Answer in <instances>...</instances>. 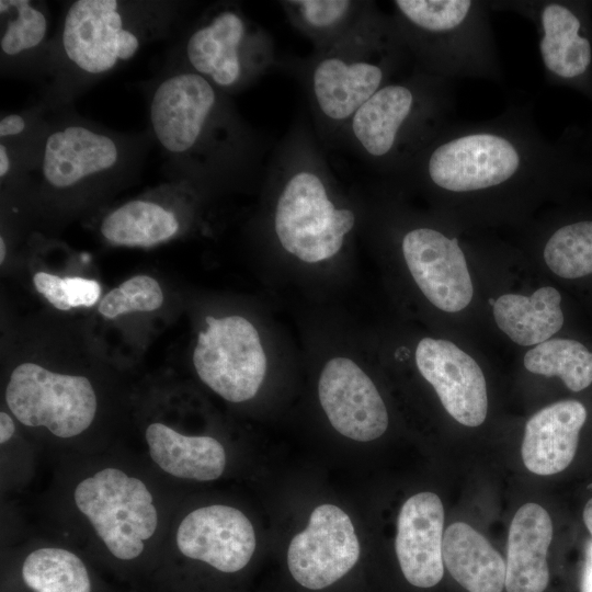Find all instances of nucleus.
<instances>
[{"label":"nucleus","mask_w":592,"mask_h":592,"mask_svg":"<svg viewBox=\"0 0 592 592\" xmlns=\"http://www.w3.org/2000/svg\"><path fill=\"white\" fill-rule=\"evenodd\" d=\"M553 522L537 503H526L515 513L509 530L505 561L508 592H544L549 582L547 553Z\"/></svg>","instance_id":"obj_23"},{"label":"nucleus","mask_w":592,"mask_h":592,"mask_svg":"<svg viewBox=\"0 0 592 592\" xmlns=\"http://www.w3.org/2000/svg\"><path fill=\"white\" fill-rule=\"evenodd\" d=\"M193 352L200 379L230 402L252 399L266 373V355L254 326L241 316L206 317Z\"/></svg>","instance_id":"obj_12"},{"label":"nucleus","mask_w":592,"mask_h":592,"mask_svg":"<svg viewBox=\"0 0 592 592\" xmlns=\"http://www.w3.org/2000/svg\"><path fill=\"white\" fill-rule=\"evenodd\" d=\"M444 508L429 491L410 497L401 506L395 548L401 571L419 588L437 584L444 574Z\"/></svg>","instance_id":"obj_19"},{"label":"nucleus","mask_w":592,"mask_h":592,"mask_svg":"<svg viewBox=\"0 0 592 592\" xmlns=\"http://www.w3.org/2000/svg\"><path fill=\"white\" fill-rule=\"evenodd\" d=\"M181 230L179 215L153 198H135L111 210L100 232L115 246L149 248L172 239Z\"/></svg>","instance_id":"obj_27"},{"label":"nucleus","mask_w":592,"mask_h":592,"mask_svg":"<svg viewBox=\"0 0 592 592\" xmlns=\"http://www.w3.org/2000/svg\"><path fill=\"white\" fill-rule=\"evenodd\" d=\"M531 21L538 34L545 80L592 102V1H489Z\"/></svg>","instance_id":"obj_8"},{"label":"nucleus","mask_w":592,"mask_h":592,"mask_svg":"<svg viewBox=\"0 0 592 592\" xmlns=\"http://www.w3.org/2000/svg\"><path fill=\"white\" fill-rule=\"evenodd\" d=\"M287 4L304 29L316 35L338 31L356 8L355 2L346 0H300Z\"/></svg>","instance_id":"obj_31"},{"label":"nucleus","mask_w":592,"mask_h":592,"mask_svg":"<svg viewBox=\"0 0 592 592\" xmlns=\"http://www.w3.org/2000/svg\"><path fill=\"white\" fill-rule=\"evenodd\" d=\"M4 399L21 424L44 428L59 440L82 435L98 412V397L90 379L55 373L32 362L12 371Z\"/></svg>","instance_id":"obj_9"},{"label":"nucleus","mask_w":592,"mask_h":592,"mask_svg":"<svg viewBox=\"0 0 592 592\" xmlns=\"http://www.w3.org/2000/svg\"><path fill=\"white\" fill-rule=\"evenodd\" d=\"M68 498L111 569L151 577L172 513L145 474L118 462L92 465L76 477Z\"/></svg>","instance_id":"obj_3"},{"label":"nucleus","mask_w":592,"mask_h":592,"mask_svg":"<svg viewBox=\"0 0 592 592\" xmlns=\"http://www.w3.org/2000/svg\"><path fill=\"white\" fill-rule=\"evenodd\" d=\"M0 21L2 70L42 72L52 39L47 5L31 0H1Z\"/></svg>","instance_id":"obj_24"},{"label":"nucleus","mask_w":592,"mask_h":592,"mask_svg":"<svg viewBox=\"0 0 592 592\" xmlns=\"http://www.w3.org/2000/svg\"><path fill=\"white\" fill-rule=\"evenodd\" d=\"M401 49L379 57L331 54L312 71V91L321 113L337 122L351 119L385 83L397 66Z\"/></svg>","instance_id":"obj_18"},{"label":"nucleus","mask_w":592,"mask_h":592,"mask_svg":"<svg viewBox=\"0 0 592 592\" xmlns=\"http://www.w3.org/2000/svg\"><path fill=\"white\" fill-rule=\"evenodd\" d=\"M403 171L454 205L509 210L591 183L592 143L579 127L548 139L531 105H511L486 121H448Z\"/></svg>","instance_id":"obj_1"},{"label":"nucleus","mask_w":592,"mask_h":592,"mask_svg":"<svg viewBox=\"0 0 592 592\" xmlns=\"http://www.w3.org/2000/svg\"><path fill=\"white\" fill-rule=\"evenodd\" d=\"M2 592H101L89 561L61 544L42 543L23 551L2 580Z\"/></svg>","instance_id":"obj_20"},{"label":"nucleus","mask_w":592,"mask_h":592,"mask_svg":"<svg viewBox=\"0 0 592 592\" xmlns=\"http://www.w3.org/2000/svg\"><path fill=\"white\" fill-rule=\"evenodd\" d=\"M561 295L551 286L536 289L530 296L504 294L493 304L499 329L514 343L534 346L549 340L563 325Z\"/></svg>","instance_id":"obj_26"},{"label":"nucleus","mask_w":592,"mask_h":592,"mask_svg":"<svg viewBox=\"0 0 592 592\" xmlns=\"http://www.w3.org/2000/svg\"><path fill=\"white\" fill-rule=\"evenodd\" d=\"M585 130H587V134L589 136V139L592 141V118H591V122L589 124V127L585 128Z\"/></svg>","instance_id":"obj_39"},{"label":"nucleus","mask_w":592,"mask_h":592,"mask_svg":"<svg viewBox=\"0 0 592 592\" xmlns=\"http://www.w3.org/2000/svg\"><path fill=\"white\" fill-rule=\"evenodd\" d=\"M401 252L415 284L436 308L457 312L470 304L473 282L456 236L431 226L414 227L403 235Z\"/></svg>","instance_id":"obj_14"},{"label":"nucleus","mask_w":592,"mask_h":592,"mask_svg":"<svg viewBox=\"0 0 592 592\" xmlns=\"http://www.w3.org/2000/svg\"><path fill=\"white\" fill-rule=\"evenodd\" d=\"M7 253V246L3 237L0 238V262L3 263Z\"/></svg>","instance_id":"obj_38"},{"label":"nucleus","mask_w":592,"mask_h":592,"mask_svg":"<svg viewBox=\"0 0 592 592\" xmlns=\"http://www.w3.org/2000/svg\"><path fill=\"white\" fill-rule=\"evenodd\" d=\"M46 121L43 107L7 114L0 119V141H33L42 134Z\"/></svg>","instance_id":"obj_32"},{"label":"nucleus","mask_w":592,"mask_h":592,"mask_svg":"<svg viewBox=\"0 0 592 592\" xmlns=\"http://www.w3.org/2000/svg\"><path fill=\"white\" fill-rule=\"evenodd\" d=\"M15 433L13 418L5 411L0 412V444H7Z\"/></svg>","instance_id":"obj_36"},{"label":"nucleus","mask_w":592,"mask_h":592,"mask_svg":"<svg viewBox=\"0 0 592 592\" xmlns=\"http://www.w3.org/2000/svg\"><path fill=\"white\" fill-rule=\"evenodd\" d=\"M258 61V32L232 5H218L204 14L181 46L180 66L198 73L223 92L247 83Z\"/></svg>","instance_id":"obj_13"},{"label":"nucleus","mask_w":592,"mask_h":592,"mask_svg":"<svg viewBox=\"0 0 592 592\" xmlns=\"http://www.w3.org/2000/svg\"><path fill=\"white\" fill-rule=\"evenodd\" d=\"M443 561L468 592H502L505 561L489 540L470 525L456 522L443 537Z\"/></svg>","instance_id":"obj_25"},{"label":"nucleus","mask_w":592,"mask_h":592,"mask_svg":"<svg viewBox=\"0 0 592 592\" xmlns=\"http://www.w3.org/2000/svg\"><path fill=\"white\" fill-rule=\"evenodd\" d=\"M147 145L65 113L46 121L29 172L49 190L75 191L137 172Z\"/></svg>","instance_id":"obj_7"},{"label":"nucleus","mask_w":592,"mask_h":592,"mask_svg":"<svg viewBox=\"0 0 592 592\" xmlns=\"http://www.w3.org/2000/svg\"><path fill=\"white\" fill-rule=\"evenodd\" d=\"M585 420L587 409L577 400L557 401L534 413L521 449L525 467L540 476L565 470L574 458Z\"/></svg>","instance_id":"obj_21"},{"label":"nucleus","mask_w":592,"mask_h":592,"mask_svg":"<svg viewBox=\"0 0 592 592\" xmlns=\"http://www.w3.org/2000/svg\"><path fill=\"white\" fill-rule=\"evenodd\" d=\"M523 362L533 374L558 376L572 391L592 384V353L576 340L549 339L530 349Z\"/></svg>","instance_id":"obj_28"},{"label":"nucleus","mask_w":592,"mask_h":592,"mask_svg":"<svg viewBox=\"0 0 592 592\" xmlns=\"http://www.w3.org/2000/svg\"><path fill=\"white\" fill-rule=\"evenodd\" d=\"M66 294L70 307H90L94 305L101 294V286L94 280L83 277H65Z\"/></svg>","instance_id":"obj_34"},{"label":"nucleus","mask_w":592,"mask_h":592,"mask_svg":"<svg viewBox=\"0 0 592 592\" xmlns=\"http://www.w3.org/2000/svg\"><path fill=\"white\" fill-rule=\"evenodd\" d=\"M33 284L54 307L69 310L71 307L67 299L65 277L46 272H37L33 276Z\"/></svg>","instance_id":"obj_33"},{"label":"nucleus","mask_w":592,"mask_h":592,"mask_svg":"<svg viewBox=\"0 0 592 592\" xmlns=\"http://www.w3.org/2000/svg\"><path fill=\"white\" fill-rule=\"evenodd\" d=\"M358 556L350 516L333 504H322L312 511L307 527L293 537L287 565L300 585L319 590L349 572Z\"/></svg>","instance_id":"obj_15"},{"label":"nucleus","mask_w":592,"mask_h":592,"mask_svg":"<svg viewBox=\"0 0 592 592\" xmlns=\"http://www.w3.org/2000/svg\"><path fill=\"white\" fill-rule=\"evenodd\" d=\"M318 395L331 425L358 442L382 436L388 412L373 380L348 357L331 358L323 367Z\"/></svg>","instance_id":"obj_16"},{"label":"nucleus","mask_w":592,"mask_h":592,"mask_svg":"<svg viewBox=\"0 0 592 592\" xmlns=\"http://www.w3.org/2000/svg\"><path fill=\"white\" fill-rule=\"evenodd\" d=\"M169 1L77 0L62 13L41 75L46 107H62L87 87L171 31Z\"/></svg>","instance_id":"obj_2"},{"label":"nucleus","mask_w":592,"mask_h":592,"mask_svg":"<svg viewBox=\"0 0 592 592\" xmlns=\"http://www.w3.org/2000/svg\"><path fill=\"white\" fill-rule=\"evenodd\" d=\"M454 101L452 81L419 69L369 98L350 119L352 133L369 157L403 171L448 122Z\"/></svg>","instance_id":"obj_6"},{"label":"nucleus","mask_w":592,"mask_h":592,"mask_svg":"<svg viewBox=\"0 0 592 592\" xmlns=\"http://www.w3.org/2000/svg\"><path fill=\"white\" fill-rule=\"evenodd\" d=\"M147 456L157 471L171 479L213 481L225 471L224 445L208 435H189L155 421L144 431Z\"/></svg>","instance_id":"obj_22"},{"label":"nucleus","mask_w":592,"mask_h":592,"mask_svg":"<svg viewBox=\"0 0 592 592\" xmlns=\"http://www.w3.org/2000/svg\"><path fill=\"white\" fill-rule=\"evenodd\" d=\"M583 521L584 524L592 535V498L587 502L584 510H583Z\"/></svg>","instance_id":"obj_37"},{"label":"nucleus","mask_w":592,"mask_h":592,"mask_svg":"<svg viewBox=\"0 0 592 592\" xmlns=\"http://www.w3.org/2000/svg\"><path fill=\"white\" fill-rule=\"evenodd\" d=\"M255 545L253 526L239 509L226 504L198 506L174 527L169 525L153 572L187 560L221 573H236L249 563Z\"/></svg>","instance_id":"obj_11"},{"label":"nucleus","mask_w":592,"mask_h":592,"mask_svg":"<svg viewBox=\"0 0 592 592\" xmlns=\"http://www.w3.org/2000/svg\"><path fill=\"white\" fill-rule=\"evenodd\" d=\"M355 224L349 208H337L322 179L312 170L295 172L275 208L274 227L282 247L307 263L337 254Z\"/></svg>","instance_id":"obj_10"},{"label":"nucleus","mask_w":592,"mask_h":592,"mask_svg":"<svg viewBox=\"0 0 592 592\" xmlns=\"http://www.w3.org/2000/svg\"><path fill=\"white\" fill-rule=\"evenodd\" d=\"M159 283L148 275H136L110 291L99 304V312L109 319L130 311H153L162 306Z\"/></svg>","instance_id":"obj_30"},{"label":"nucleus","mask_w":592,"mask_h":592,"mask_svg":"<svg viewBox=\"0 0 592 592\" xmlns=\"http://www.w3.org/2000/svg\"><path fill=\"white\" fill-rule=\"evenodd\" d=\"M580 592H592V539L588 540L585 546Z\"/></svg>","instance_id":"obj_35"},{"label":"nucleus","mask_w":592,"mask_h":592,"mask_svg":"<svg viewBox=\"0 0 592 592\" xmlns=\"http://www.w3.org/2000/svg\"><path fill=\"white\" fill-rule=\"evenodd\" d=\"M394 25L420 70L449 81L502 77L489 1L397 0Z\"/></svg>","instance_id":"obj_4"},{"label":"nucleus","mask_w":592,"mask_h":592,"mask_svg":"<svg viewBox=\"0 0 592 592\" xmlns=\"http://www.w3.org/2000/svg\"><path fill=\"white\" fill-rule=\"evenodd\" d=\"M415 364L448 414L466 426H479L488 412L487 384L478 363L448 340L423 338Z\"/></svg>","instance_id":"obj_17"},{"label":"nucleus","mask_w":592,"mask_h":592,"mask_svg":"<svg viewBox=\"0 0 592 592\" xmlns=\"http://www.w3.org/2000/svg\"><path fill=\"white\" fill-rule=\"evenodd\" d=\"M221 92L181 66L153 82L148 96L149 127L170 172H208L228 157L237 128Z\"/></svg>","instance_id":"obj_5"},{"label":"nucleus","mask_w":592,"mask_h":592,"mask_svg":"<svg viewBox=\"0 0 592 592\" xmlns=\"http://www.w3.org/2000/svg\"><path fill=\"white\" fill-rule=\"evenodd\" d=\"M543 259L556 275L578 278L592 273V218L581 217L559 224L549 231Z\"/></svg>","instance_id":"obj_29"}]
</instances>
